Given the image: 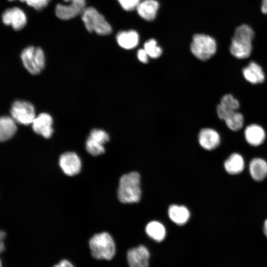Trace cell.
I'll return each mask as SVG.
<instances>
[{
  "mask_svg": "<svg viewBox=\"0 0 267 267\" xmlns=\"http://www.w3.org/2000/svg\"><path fill=\"white\" fill-rule=\"evenodd\" d=\"M254 36V31L249 25L243 24L237 27L229 45V51L232 55L240 59L249 57L252 51Z\"/></svg>",
  "mask_w": 267,
  "mask_h": 267,
  "instance_id": "1",
  "label": "cell"
},
{
  "mask_svg": "<svg viewBox=\"0 0 267 267\" xmlns=\"http://www.w3.org/2000/svg\"><path fill=\"white\" fill-rule=\"evenodd\" d=\"M88 245L91 257L95 260L110 261L115 256V242L107 232L92 235L88 240Z\"/></svg>",
  "mask_w": 267,
  "mask_h": 267,
  "instance_id": "2",
  "label": "cell"
},
{
  "mask_svg": "<svg viewBox=\"0 0 267 267\" xmlns=\"http://www.w3.org/2000/svg\"><path fill=\"white\" fill-rule=\"evenodd\" d=\"M140 177L138 173L132 172L123 175L119 180L118 197L123 203H136L141 198Z\"/></svg>",
  "mask_w": 267,
  "mask_h": 267,
  "instance_id": "3",
  "label": "cell"
},
{
  "mask_svg": "<svg viewBox=\"0 0 267 267\" xmlns=\"http://www.w3.org/2000/svg\"><path fill=\"white\" fill-rule=\"evenodd\" d=\"M217 49V42L213 37L204 34H196L193 36L190 50L198 59H209L215 55Z\"/></svg>",
  "mask_w": 267,
  "mask_h": 267,
  "instance_id": "4",
  "label": "cell"
},
{
  "mask_svg": "<svg viewBox=\"0 0 267 267\" xmlns=\"http://www.w3.org/2000/svg\"><path fill=\"white\" fill-rule=\"evenodd\" d=\"M82 19L87 30L99 35H107L112 32V28L103 15L93 7H86L82 13Z\"/></svg>",
  "mask_w": 267,
  "mask_h": 267,
  "instance_id": "5",
  "label": "cell"
},
{
  "mask_svg": "<svg viewBox=\"0 0 267 267\" xmlns=\"http://www.w3.org/2000/svg\"><path fill=\"white\" fill-rule=\"evenodd\" d=\"M20 57L24 66L31 74H38L44 68V54L39 47L29 46L26 47L22 50Z\"/></svg>",
  "mask_w": 267,
  "mask_h": 267,
  "instance_id": "6",
  "label": "cell"
},
{
  "mask_svg": "<svg viewBox=\"0 0 267 267\" xmlns=\"http://www.w3.org/2000/svg\"><path fill=\"white\" fill-rule=\"evenodd\" d=\"M10 114L16 122L24 125L32 124L36 117L34 106L25 100L14 101L11 106Z\"/></svg>",
  "mask_w": 267,
  "mask_h": 267,
  "instance_id": "7",
  "label": "cell"
},
{
  "mask_svg": "<svg viewBox=\"0 0 267 267\" xmlns=\"http://www.w3.org/2000/svg\"><path fill=\"white\" fill-rule=\"evenodd\" d=\"M1 19L4 24L11 26L16 31L22 29L27 23L25 12L17 7L5 10L2 14Z\"/></svg>",
  "mask_w": 267,
  "mask_h": 267,
  "instance_id": "8",
  "label": "cell"
},
{
  "mask_svg": "<svg viewBox=\"0 0 267 267\" xmlns=\"http://www.w3.org/2000/svg\"><path fill=\"white\" fill-rule=\"evenodd\" d=\"M59 164L64 174L69 176H74L81 170L80 159L77 154L73 152H67L61 155Z\"/></svg>",
  "mask_w": 267,
  "mask_h": 267,
  "instance_id": "9",
  "label": "cell"
},
{
  "mask_svg": "<svg viewBox=\"0 0 267 267\" xmlns=\"http://www.w3.org/2000/svg\"><path fill=\"white\" fill-rule=\"evenodd\" d=\"M149 257V252L143 245L132 248L127 252L130 267H148Z\"/></svg>",
  "mask_w": 267,
  "mask_h": 267,
  "instance_id": "10",
  "label": "cell"
},
{
  "mask_svg": "<svg viewBox=\"0 0 267 267\" xmlns=\"http://www.w3.org/2000/svg\"><path fill=\"white\" fill-rule=\"evenodd\" d=\"M51 116L46 113H42L36 116L32 124L34 132L45 138H49L53 132Z\"/></svg>",
  "mask_w": 267,
  "mask_h": 267,
  "instance_id": "11",
  "label": "cell"
},
{
  "mask_svg": "<svg viewBox=\"0 0 267 267\" xmlns=\"http://www.w3.org/2000/svg\"><path fill=\"white\" fill-rule=\"evenodd\" d=\"M239 107L238 100L232 94H225L217 107L218 116L220 119L224 120L228 115L237 111Z\"/></svg>",
  "mask_w": 267,
  "mask_h": 267,
  "instance_id": "12",
  "label": "cell"
},
{
  "mask_svg": "<svg viewBox=\"0 0 267 267\" xmlns=\"http://www.w3.org/2000/svg\"><path fill=\"white\" fill-rule=\"evenodd\" d=\"M198 141L202 148L207 150H212L219 145L221 137L216 130L211 128H204L199 133Z\"/></svg>",
  "mask_w": 267,
  "mask_h": 267,
  "instance_id": "13",
  "label": "cell"
},
{
  "mask_svg": "<svg viewBox=\"0 0 267 267\" xmlns=\"http://www.w3.org/2000/svg\"><path fill=\"white\" fill-rule=\"evenodd\" d=\"M246 141L251 145L257 146L262 144L266 138L264 129L257 124L248 126L244 131Z\"/></svg>",
  "mask_w": 267,
  "mask_h": 267,
  "instance_id": "14",
  "label": "cell"
},
{
  "mask_svg": "<svg viewBox=\"0 0 267 267\" xmlns=\"http://www.w3.org/2000/svg\"><path fill=\"white\" fill-rule=\"evenodd\" d=\"M242 74L244 78L252 84H258L263 83L265 79L264 71L258 64L251 61L243 68Z\"/></svg>",
  "mask_w": 267,
  "mask_h": 267,
  "instance_id": "15",
  "label": "cell"
},
{
  "mask_svg": "<svg viewBox=\"0 0 267 267\" xmlns=\"http://www.w3.org/2000/svg\"><path fill=\"white\" fill-rule=\"evenodd\" d=\"M159 7V3L156 0H141L136 9L142 18L152 21L156 17Z\"/></svg>",
  "mask_w": 267,
  "mask_h": 267,
  "instance_id": "16",
  "label": "cell"
},
{
  "mask_svg": "<svg viewBox=\"0 0 267 267\" xmlns=\"http://www.w3.org/2000/svg\"><path fill=\"white\" fill-rule=\"evenodd\" d=\"M168 214L170 220L179 225L185 224L190 215L189 210L185 206L175 204L169 206Z\"/></svg>",
  "mask_w": 267,
  "mask_h": 267,
  "instance_id": "17",
  "label": "cell"
},
{
  "mask_svg": "<svg viewBox=\"0 0 267 267\" xmlns=\"http://www.w3.org/2000/svg\"><path fill=\"white\" fill-rule=\"evenodd\" d=\"M118 44L126 49H131L136 47L139 42L138 34L134 30L122 31L116 36Z\"/></svg>",
  "mask_w": 267,
  "mask_h": 267,
  "instance_id": "18",
  "label": "cell"
},
{
  "mask_svg": "<svg viewBox=\"0 0 267 267\" xmlns=\"http://www.w3.org/2000/svg\"><path fill=\"white\" fill-rule=\"evenodd\" d=\"M249 172L255 180H263L267 177V162L260 158L253 159L249 164Z\"/></svg>",
  "mask_w": 267,
  "mask_h": 267,
  "instance_id": "19",
  "label": "cell"
},
{
  "mask_svg": "<svg viewBox=\"0 0 267 267\" xmlns=\"http://www.w3.org/2000/svg\"><path fill=\"white\" fill-rule=\"evenodd\" d=\"M245 162L243 157L239 154L234 153L231 154L224 163L226 172L230 175H237L244 170Z\"/></svg>",
  "mask_w": 267,
  "mask_h": 267,
  "instance_id": "20",
  "label": "cell"
},
{
  "mask_svg": "<svg viewBox=\"0 0 267 267\" xmlns=\"http://www.w3.org/2000/svg\"><path fill=\"white\" fill-rule=\"evenodd\" d=\"M17 130L15 121L9 116H2L0 119V140H7L12 137Z\"/></svg>",
  "mask_w": 267,
  "mask_h": 267,
  "instance_id": "21",
  "label": "cell"
},
{
  "mask_svg": "<svg viewBox=\"0 0 267 267\" xmlns=\"http://www.w3.org/2000/svg\"><path fill=\"white\" fill-rule=\"evenodd\" d=\"M85 8L70 4L64 5L59 3L56 6L55 14L62 20H69L82 14Z\"/></svg>",
  "mask_w": 267,
  "mask_h": 267,
  "instance_id": "22",
  "label": "cell"
},
{
  "mask_svg": "<svg viewBox=\"0 0 267 267\" xmlns=\"http://www.w3.org/2000/svg\"><path fill=\"white\" fill-rule=\"evenodd\" d=\"M147 235L157 242H161L166 236V230L164 225L159 222L153 221L148 222L145 227Z\"/></svg>",
  "mask_w": 267,
  "mask_h": 267,
  "instance_id": "23",
  "label": "cell"
},
{
  "mask_svg": "<svg viewBox=\"0 0 267 267\" xmlns=\"http://www.w3.org/2000/svg\"><path fill=\"white\" fill-rule=\"evenodd\" d=\"M223 121L229 129L237 131L243 127L244 118L241 113L236 111L228 115Z\"/></svg>",
  "mask_w": 267,
  "mask_h": 267,
  "instance_id": "24",
  "label": "cell"
},
{
  "mask_svg": "<svg viewBox=\"0 0 267 267\" xmlns=\"http://www.w3.org/2000/svg\"><path fill=\"white\" fill-rule=\"evenodd\" d=\"M144 49L148 55L152 58H158L162 53V48L157 45L154 39H150L144 44Z\"/></svg>",
  "mask_w": 267,
  "mask_h": 267,
  "instance_id": "25",
  "label": "cell"
},
{
  "mask_svg": "<svg viewBox=\"0 0 267 267\" xmlns=\"http://www.w3.org/2000/svg\"><path fill=\"white\" fill-rule=\"evenodd\" d=\"M86 148L88 152L93 156H97L105 152V148L103 144L89 137L86 142Z\"/></svg>",
  "mask_w": 267,
  "mask_h": 267,
  "instance_id": "26",
  "label": "cell"
},
{
  "mask_svg": "<svg viewBox=\"0 0 267 267\" xmlns=\"http://www.w3.org/2000/svg\"><path fill=\"white\" fill-rule=\"evenodd\" d=\"M89 137L103 145L109 140V136L105 131L97 129L92 130Z\"/></svg>",
  "mask_w": 267,
  "mask_h": 267,
  "instance_id": "27",
  "label": "cell"
},
{
  "mask_svg": "<svg viewBox=\"0 0 267 267\" xmlns=\"http://www.w3.org/2000/svg\"><path fill=\"white\" fill-rule=\"evenodd\" d=\"M141 0H118L121 7L126 11H132L136 8Z\"/></svg>",
  "mask_w": 267,
  "mask_h": 267,
  "instance_id": "28",
  "label": "cell"
},
{
  "mask_svg": "<svg viewBox=\"0 0 267 267\" xmlns=\"http://www.w3.org/2000/svg\"><path fill=\"white\" fill-rule=\"evenodd\" d=\"M50 0H25V2L37 10H41L44 8Z\"/></svg>",
  "mask_w": 267,
  "mask_h": 267,
  "instance_id": "29",
  "label": "cell"
},
{
  "mask_svg": "<svg viewBox=\"0 0 267 267\" xmlns=\"http://www.w3.org/2000/svg\"><path fill=\"white\" fill-rule=\"evenodd\" d=\"M138 60L144 63H147L148 60V55L144 49H139L137 52Z\"/></svg>",
  "mask_w": 267,
  "mask_h": 267,
  "instance_id": "30",
  "label": "cell"
},
{
  "mask_svg": "<svg viewBox=\"0 0 267 267\" xmlns=\"http://www.w3.org/2000/svg\"><path fill=\"white\" fill-rule=\"evenodd\" d=\"M52 267H75V266L69 260L63 259L54 264Z\"/></svg>",
  "mask_w": 267,
  "mask_h": 267,
  "instance_id": "31",
  "label": "cell"
},
{
  "mask_svg": "<svg viewBox=\"0 0 267 267\" xmlns=\"http://www.w3.org/2000/svg\"><path fill=\"white\" fill-rule=\"evenodd\" d=\"M261 10L263 14L267 15V0H262Z\"/></svg>",
  "mask_w": 267,
  "mask_h": 267,
  "instance_id": "32",
  "label": "cell"
},
{
  "mask_svg": "<svg viewBox=\"0 0 267 267\" xmlns=\"http://www.w3.org/2000/svg\"><path fill=\"white\" fill-rule=\"evenodd\" d=\"M264 233L267 238V219L265 221L263 226Z\"/></svg>",
  "mask_w": 267,
  "mask_h": 267,
  "instance_id": "33",
  "label": "cell"
},
{
  "mask_svg": "<svg viewBox=\"0 0 267 267\" xmlns=\"http://www.w3.org/2000/svg\"><path fill=\"white\" fill-rule=\"evenodd\" d=\"M65 2H69L70 1V0H63ZM79 0V1H86V0Z\"/></svg>",
  "mask_w": 267,
  "mask_h": 267,
  "instance_id": "34",
  "label": "cell"
},
{
  "mask_svg": "<svg viewBox=\"0 0 267 267\" xmlns=\"http://www.w3.org/2000/svg\"><path fill=\"white\" fill-rule=\"evenodd\" d=\"M9 1H13L14 0H8ZM20 1H22V2H25V0H19Z\"/></svg>",
  "mask_w": 267,
  "mask_h": 267,
  "instance_id": "35",
  "label": "cell"
}]
</instances>
